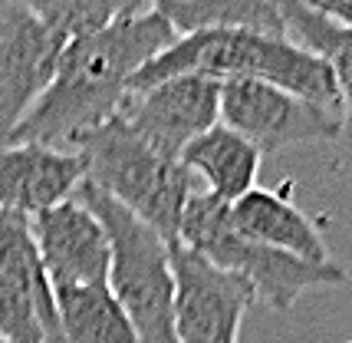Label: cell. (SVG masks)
Segmentation results:
<instances>
[{
  "label": "cell",
  "mask_w": 352,
  "mask_h": 343,
  "mask_svg": "<svg viewBox=\"0 0 352 343\" xmlns=\"http://www.w3.org/2000/svg\"><path fill=\"white\" fill-rule=\"evenodd\" d=\"M211 76L224 79H261L280 90L303 96L309 103H320L326 110L342 112V96L333 66L293 43L287 37L257 30H201L178 37L165 53H158L135 79L132 93L155 86L171 76Z\"/></svg>",
  "instance_id": "7a4b0ae2"
},
{
  "label": "cell",
  "mask_w": 352,
  "mask_h": 343,
  "mask_svg": "<svg viewBox=\"0 0 352 343\" xmlns=\"http://www.w3.org/2000/svg\"><path fill=\"white\" fill-rule=\"evenodd\" d=\"M178 162L191 178L201 182L198 191L224 205H234L237 198H244L247 191L257 188L263 156L244 136H237L234 129L217 123L214 129H208L204 136L191 142Z\"/></svg>",
  "instance_id": "7c38bea8"
},
{
  "label": "cell",
  "mask_w": 352,
  "mask_h": 343,
  "mask_svg": "<svg viewBox=\"0 0 352 343\" xmlns=\"http://www.w3.org/2000/svg\"><path fill=\"white\" fill-rule=\"evenodd\" d=\"M50 291L109 284V238L102 221L76 195L30 218Z\"/></svg>",
  "instance_id": "30bf717a"
},
{
  "label": "cell",
  "mask_w": 352,
  "mask_h": 343,
  "mask_svg": "<svg viewBox=\"0 0 352 343\" xmlns=\"http://www.w3.org/2000/svg\"><path fill=\"white\" fill-rule=\"evenodd\" d=\"M221 125L244 136L261 156L287 145L326 142L342 136V112L309 103L303 96L261 79H224L221 83Z\"/></svg>",
  "instance_id": "8992f818"
},
{
  "label": "cell",
  "mask_w": 352,
  "mask_h": 343,
  "mask_svg": "<svg viewBox=\"0 0 352 343\" xmlns=\"http://www.w3.org/2000/svg\"><path fill=\"white\" fill-rule=\"evenodd\" d=\"M175 40L178 33L152 10L66 40L50 86L14 129L7 145L69 149L82 132L122 110L132 93V79Z\"/></svg>",
  "instance_id": "6da1fadb"
},
{
  "label": "cell",
  "mask_w": 352,
  "mask_h": 343,
  "mask_svg": "<svg viewBox=\"0 0 352 343\" xmlns=\"http://www.w3.org/2000/svg\"><path fill=\"white\" fill-rule=\"evenodd\" d=\"M86 182V165L69 149L3 145L0 149V208L16 215H40L73 198Z\"/></svg>",
  "instance_id": "8fae6325"
},
{
  "label": "cell",
  "mask_w": 352,
  "mask_h": 343,
  "mask_svg": "<svg viewBox=\"0 0 352 343\" xmlns=\"http://www.w3.org/2000/svg\"><path fill=\"white\" fill-rule=\"evenodd\" d=\"M178 245L224 271L241 274L254 287L257 300L274 307L276 313H287L313 287H336L346 281V271L336 261H303L241 234L230 225V205L204 191H195L184 205Z\"/></svg>",
  "instance_id": "277c9868"
},
{
  "label": "cell",
  "mask_w": 352,
  "mask_h": 343,
  "mask_svg": "<svg viewBox=\"0 0 352 343\" xmlns=\"http://www.w3.org/2000/svg\"><path fill=\"white\" fill-rule=\"evenodd\" d=\"M63 40L23 7L0 0V149L53 79Z\"/></svg>",
  "instance_id": "9c48e42d"
},
{
  "label": "cell",
  "mask_w": 352,
  "mask_h": 343,
  "mask_svg": "<svg viewBox=\"0 0 352 343\" xmlns=\"http://www.w3.org/2000/svg\"><path fill=\"white\" fill-rule=\"evenodd\" d=\"M230 225L247 238L270 245L276 251H287L293 258L316 261V264L333 261L320 231L313 228V221L293 202H287L276 191H267V188H254L230 205Z\"/></svg>",
  "instance_id": "4fadbf2b"
},
{
  "label": "cell",
  "mask_w": 352,
  "mask_h": 343,
  "mask_svg": "<svg viewBox=\"0 0 352 343\" xmlns=\"http://www.w3.org/2000/svg\"><path fill=\"white\" fill-rule=\"evenodd\" d=\"M145 3L178 37L201 30H257L287 37L276 0H145Z\"/></svg>",
  "instance_id": "2e32d148"
},
{
  "label": "cell",
  "mask_w": 352,
  "mask_h": 343,
  "mask_svg": "<svg viewBox=\"0 0 352 343\" xmlns=\"http://www.w3.org/2000/svg\"><path fill=\"white\" fill-rule=\"evenodd\" d=\"M76 198L102 221L109 238V291L142 343H175V271L162 234L82 182Z\"/></svg>",
  "instance_id": "5b68a950"
},
{
  "label": "cell",
  "mask_w": 352,
  "mask_h": 343,
  "mask_svg": "<svg viewBox=\"0 0 352 343\" xmlns=\"http://www.w3.org/2000/svg\"><path fill=\"white\" fill-rule=\"evenodd\" d=\"M56 324L60 343H142L138 330L125 317L109 284L56 287Z\"/></svg>",
  "instance_id": "9a60e30c"
},
{
  "label": "cell",
  "mask_w": 352,
  "mask_h": 343,
  "mask_svg": "<svg viewBox=\"0 0 352 343\" xmlns=\"http://www.w3.org/2000/svg\"><path fill=\"white\" fill-rule=\"evenodd\" d=\"M175 271V343H237L254 287L201 254L171 245Z\"/></svg>",
  "instance_id": "52a82bcc"
},
{
  "label": "cell",
  "mask_w": 352,
  "mask_h": 343,
  "mask_svg": "<svg viewBox=\"0 0 352 343\" xmlns=\"http://www.w3.org/2000/svg\"><path fill=\"white\" fill-rule=\"evenodd\" d=\"M10 3L36 17L63 43L73 40V37H82V33L102 30L116 20L148 10L145 0H10Z\"/></svg>",
  "instance_id": "e0dca14e"
},
{
  "label": "cell",
  "mask_w": 352,
  "mask_h": 343,
  "mask_svg": "<svg viewBox=\"0 0 352 343\" xmlns=\"http://www.w3.org/2000/svg\"><path fill=\"white\" fill-rule=\"evenodd\" d=\"M69 152L82 158L86 182L92 188H99L148 228H155L168 241V248L178 245L184 205L198 191L182 162L158 156L152 145H145L119 112L102 125L82 132L69 145Z\"/></svg>",
  "instance_id": "3957f363"
},
{
  "label": "cell",
  "mask_w": 352,
  "mask_h": 343,
  "mask_svg": "<svg viewBox=\"0 0 352 343\" xmlns=\"http://www.w3.org/2000/svg\"><path fill=\"white\" fill-rule=\"evenodd\" d=\"M307 7L339 23L342 30H352V0H307Z\"/></svg>",
  "instance_id": "ac0fdd59"
},
{
  "label": "cell",
  "mask_w": 352,
  "mask_h": 343,
  "mask_svg": "<svg viewBox=\"0 0 352 343\" xmlns=\"http://www.w3.org/2000/svg\"><path fill=\"white\" fill-rule=\"evenodd\" d=\"M119 116L158 156L178 162L184 149L221 119V83L195 73L162 79L129 93Z\"/></svg>",
  "instance_id": "ba28073f"
},
{
  "label": "cell",
  "mask_w": 352,
  "mask_h": 343,
  "mask_svg": "<svg viewBox=\"0 0 352 343\" xmlns=\"http://www.w3.org/2000/svg\"><path fill=\"white\" fill-rule=\"evenodd\" d=\"M276 10L283 20V33L287 40L300 43L303 50L316 53L333 66L339 83V96H342V136L352 156V30H342L339 23L326 20L307 7V0H276Z\"/></svg>",
  "instance_id": "5bb4252c"
}]
</instances>
